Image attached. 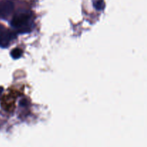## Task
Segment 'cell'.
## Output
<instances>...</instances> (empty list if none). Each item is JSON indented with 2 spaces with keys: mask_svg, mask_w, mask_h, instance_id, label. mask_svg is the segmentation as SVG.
<instances>
[{
  "mask_svg": "<svg viewBox=\"0 0 147 147\" xmlns=\"http://www.w3.org/2000/svg\"><path fill=\"white\" fill-rule=\"evenodd\" d=\"M31 13L27 11H20L13 17L11 21V27L20 32H27L31 30Z\"/></svg>",
  "mask_w": 147,
  "mask_h": 147,
  "instance_id": "obj_1",
  "label": "cell"
},
{
  "mask_svg": "<svg viewBox=\"0 0 147 147\" xmlns=\"http://www.w3.org/2000/svg\"><path fill=\"white\" fill-rule=\"evenodd\" d=\"M14 3L10 0H2L0 1V17H8L14 11Z\"/></svg>",
  "mask_w": 147,
  "mask_h": 147,
  "instance_id": "obj_2",
  "label": "cell"
},
{
  "mask_svg": "<svg viewBox=\"0 0 147 147\" xmlns=\"http://www.w3.org/2000/svg\"><path fill=\"white\" fill-rule=\"evenodd\" d=\"M15 35L14 33L6 29L5 31L0 35V46L7 47L12 39L14 38Z\"/></svg>",
  "mask_w": 147,
  "mask_h": 147,
  "instance_id": "obj_3",
  "label": "cell"
},
{
  "mask_svg": "<svg viewBox=\"0 0 147 147\" xmlns=\"http://www.w3.org/2000/svg\"><path fill=\"white\" fill-rule=\"evenodd\" d=\"M93 6L98 10H103L105 8L104 0H93Z\"/></svg>",
  "mask_w": 147,
  "mask_h": 147,
  "instance_id": "obj_4",
  "label": "cell"
},
{
  "mask_svg": "<svg viewBox=\"0 0 147 147\" xmlns=\"http://www.w3.org/2000/svg\"><path fill=\"white\" fill-rule=\"evenodd\" d=\"M22 54V51L19 48L13 49L12 51L11 52V55L14 59L20 58L21 57Z\"/></svg>",
  "mask_w": 147,
  "mask_h": 147,
  "instance_id": "obj_5",
  "label": "cell"
},
{
  "mask_svg": "<svg viewBox=\"0 0 147 147\" xmlns=\"http://www.w3.org/2000/svg\"><path fill=\"white\" fill-rule=\"evenodd\" d=\"M5 30H6L5 27H4V26L1 25V24H0V35H1V34H2V33L4 32V31H5Z\"/></svg>",
  "mask_w": 147,
  "mask_h": 147,
  "instance_id": "obj_6",
  "label": "cell"
},
{
  "mask_svg": "<svg viewBox=\"0 0 147 147\" xmlns=\"http://www.w3.org/2000/svg\"><path fill=\"white\" fill-rule=\"evenodd\" d=\"M3 92V88L2 87H0V95L1 94V93Z\"/></svg>",
  "mask_w": 147,
  "mask_h": 147,
  "instance_id": "obj_7",
  "label": "cell"
}]
</instances>
